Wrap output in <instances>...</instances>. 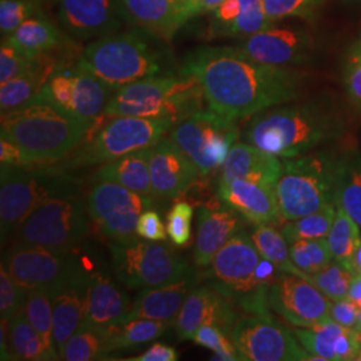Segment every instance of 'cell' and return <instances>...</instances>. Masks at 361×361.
Masks as SVG:
<instances>
[{
    "label": "cell",
    "instance_id": "1",
    "mask_svg": "<svg viewBox=\"0 0 361 361\" xmlns=\"http://www.w3.org/2000/svg\"><path fill=\"white\" fill-rule=\"evenodd\" d=\"M180 68L197 78L209 109L235 121L289 104L302 89L300 71L261 63L237 46L200 47Z\"/></svg>",
    "mask_w": 361,
    "mask_h": 361
},
{
    "label": "cell",
    "instance_id": "2",
    "mask_svg": "<svg viewBox=\"0 0 361 361\" xmlns=\"http://www.w3.org/2000/svg\"><path fill=\"white\" fill-rule=\"evenodd\" d=\"M166 43L134 27L95 39L79 52L77 65L116 91L141 79L178 71Z\"/></svg>",
    "mask_w": 361,
    "mask_h": 361
},
{
    "label": "cell",
    "instance_id": "3",
    "mask_svg": "<svg viewBox=\"0 0 361 361\" xmlns=\"http://www.w3.org/2000/svg\"><path fill=\"white\" fill-rule=\"evenodd\" d=\"M91 129L38 95L0 118V137L22 149L27 166L59 162L77 149Z\"/></svg>",
    "mask_w": 361,
    "mask_h": 361
},
{
    "label": "cell",
    "instance_id": "4",
    "mask_svg": "<svg viewBox=\"0 0 361 361\" xmlns=\"http://www.w3.org/2000/svg\"><path fill=\"white\" fill-rule=\"evenodd\" d=\"M341 130V121L319 104H279L252 116L245 140L279 158H295L334 140Z\"/></svg>",
    "mask_w": 361,
    "mask_h": 361
},
{
    "label": "cell",
    "instance_id": "5",
    "mask_svg": "<svg viewBox=\"0 0 361 361\" xmlns=\"http://www.w3.org/2000/svg\"><path fill=\"white\" fill-rule=\"evenodd\" d=\"M284 271L262 257L252 235L234 234L210 262L207 283L246 314L271 316L268 289Z\"/></svg>",
    "mask_w": 361,
    "mask_h": 361
},
{
    "label": "cell",
    "instance_id": "6",
    "mask_svg": "<svg viewBox=\"0 0 361 361\" xmlns=\"http://www.w3.org/2000/svg\"><path fill=\"white\" fill-rule=\"evenodd\" d=\"M205 95L197 78L182 70L146 78L114 91L104 116L164 118L176 123L204 110Z\"/></svg>",
    "mask_w": 361,
    "mask_h": 361
},
{
    "label": "cell",
    "instance_id": "7",
    "mask_svg": "<svg viewBox=\"0 0 361 361\" xmlns=\"http://www.w3.org/2000/svg\"><path fill=\"white\" fill-rule=\"evenodd\" d=\"M104 125L94 133L86 143H80L74 152L56 165L62 170L86 168L106 164L121 157L153 147L174 126L164 118L109 116Z\"/></svg>",
    "mask_w": 361,
    "mask_h": 361
},
{
    "label": "cell",
    "instance_id": "8",
    "mask_svg": "<svg viewBox=\"0 0 361 361\" xmlns=\"http://www.w3.org/2000/svg\"><path fill=\"white\" fill-rule=\"evenodd\" d=\"M283 176L276 185L285 221L316 213L334 202L337 159L325 152L283 158Z\"/></svg>",
    "mask_w": 361,
    "mask_h": 361
},
{
    "label": "cell",
    "instance_id": "9",
    "mask_svg": "<svg viewBox=\"0 0 361 361\" xmlns=\"http://www.w3.org/2000/svg\"><path fill=\"white\" fill-rule=\"evenodd\" d=\"M78 189L66 170L1 165L0 225L3 243L20 228L27 217L55 194Z\"/></svg>",
    "mask_w": 361,
    "mask_h": 361
},
{
    "label": "cell",
    "instance_id": "10",
    "mask_svg": "<svg viewBox=\"0 0 361 361\" xmlns=\"http://www.w3.org/2000/svg\"><path fill=\"white\" fill-rule=\"evenodd\" d=\"M90 219L87 201L78 189L55 194L20 225L16 243L70 250L87 235Z\"/></svg>",
    "mask_w": 361,
    "mask_h": 361
},
{
    "label": "cell",
    "instance_id": "11",
    "mask_svg": "<svg viewBox=\"0 0 361 361\" xmlns=\"http://www.w3.org/2000/svg\"><path fill=\"white\" fill-rule=\"evenodd\" d=\"M113 271L121 284L142 290L166 284L183 276L190 265L162 241H111Z\"/></svg>",
    "mask_w": 361,
    "mask_h": 361
},
{
    "label": "cell",
    "instance_id": "12",
    "mask_svg": "<svg viewBox=\"0 0 361 361\" xmlns=\"http://www.w3.org/2000/svg\"><path fill=\"white\" fill-rule=\"evenodd\" d=\"M169 134L200 170L201 177H209L225 164L240 129L235 119L209 109L176 123Z\"/></svg>",
    "mask_w": 361,
    "mask_h": 361
},
{
    "label": "cell",
    "instance_id": "13",
    "mask_svg": "<svg viewBox=\"0 0 361 361\" xmlns=\"http://www.w3.org/2000/svg\"><path fill=\"white\" fill-rule=\"evenodd\" d=\"M113 92L101 79L80 66L61 65L49 78L38 97L94 128L99 116H104Z\"/></svg>",
    "mask_w": 361,
    "mask_h": 361
},
{
    "label": "cell",
    "instance_id": "14",
    "mask_svg": "<svg viewBox=\"0 0 361 361\" xmlns=\"http://www.w3.org/2000/svg\"><path fill=\"white\" fill-rule=\"evenodd\" d=\"M153 205V195L135 193L109 180H97L87 194L91 221L111 241L138 238L140 216Z\"/></svg>",
    "mask_w": 361,
    "mask_h": 361
},
{
    "label": "cell",
    "instance_id": "15",
    "mask_svg": "<svg viewBox=\"0 0 361 361\" xmlns=\"http://www.w3.org/2000/svg\"><path fill=\"white\" fill-rule=\"evenodd\" d=\"M231 337L241 360L302 361L312 356L293 331L273 316L245 314L234 324Z\"/></svg>",
    "mask_w": 361,
    "mask_h": 361
},
{
    "label": "cell",
    "instance_id": "16",
    "mask_svg": "<svg viewBox=\"0 0 361 361\" xmlns=\"http://www.w3.org/2000/svg\"><path fill=\"white\" fill-rule=\"evenodd\" d=\"M80 262L70 250L15 243L7 249L1 265L27 290H51Z\"/></svg>",
    "mask_w": 361,
    "mask_h": 361
},
{
    "label": "cell",
    "instance_id": "17",
    "mask_svg": "<svg viewBox=\"0 0 361 361\" xmlns=\"http://www.w3.org/2000/svg\"><path fill=\"white\" fill-rule=\"evenodd\" d=\"M269 310L288 323L308 328L331 320V300L307 280L281 273L268 289Z\"/></svg>",
    "mask_w": 361,
    "mask_h": 361
},
{
    "label": "cell",
    "instance_id": "18",
    "mask_svg": "<svg viewBox=\"0 0 361 361\" xmlns=\"http://www.w3.org/2000/svg\"><path fill=\"white\" fill-rule=\"evenodd\" d=\"M235 46L261 63L284 68L308 65L316 52V43L308 31L276 25L240 39Z\"/></svg>",
    "mask_w": 361,
    "mask_h": 361
},
{
    "label": "cell",
    "instance_id": "19",
    "mask_svg": "<svg viewBox=\"0 0 361 361\" xmlns=\"http://www.w3.org/2000/svg\"><path fill=\"white\" fill-rule=\"evenodd\" d=\"M56 3L63 30L79 40L114 34L128 22L122 0H56Z\"/></svg>",
    "mask_w": 361,
    "mask_h": 361
},
{
    "label": "cell",
    "instance_id": "20",
    "mask_svg": "<svg viewBox=\"0 0 361 361\" xmlns=\"http://www.w3.org/2000/svg\"><path fill=\"white\" fill-rule=\"evenodd\" d=\"M91 271L80 262L61 284L49 290L52 297L54 340L58 352L83 324L89 310Z\"/></svg>",
    "mask_w": 361,
    "mask_h": 361
},
{
    "label": "cell",
    "instance_id": "21",
    "mask_svg": "<svg viewBox=\"0 0 361 361\" xmlns=\"http://www.w3.org/2000/svg\"><path fill=\"white\" fill-rule=\"evenodd\" d=\"M238 320L235 307L210 285L195 286L188 295L174 328L180 340H193L195 332L204 325H217L228 335Z\"/></svg>",
    "mask_w": 361,
    "mask_h": 361
},
{
    "label": "cell",
    "instance_id": "22",
    "mask_svg": "<svg viewBox=\"0 0 361 361\" xmlns=\"http://www.w3.org/2000/svg\"><path fill=\"white\" fill-rule=\"evenodd\" d=\"M221 201L253 225H283L276 188L253 180H235L219 183Z\"/></svg>",
    "mask_w": 361,
    "mask_h": 361
},
{
    "label": "cell",
    "instance_id": "23",
    "mask_svg": "<svg viewBox=\"0 0 361 361\" xmlns=\"http://www.w3.org/2000/svg\"><path fill=\"white\" fill-rule=\"evenodd\" d=\"M149 166L153 193L161 198L180 197L201 177L200 170L170 137L152 147Z\"/></svg>",
    "mask_w": 361,
    "mask_h": 361
},
{
    "label": "cell",
    "instance_id": "24",
    "mask_svg": "<svg viewBox=\"0 0 361 361\" xmlns=\"http://www.w3.org/2000/svg\"><path fill=\"white\" fill-rule=\"evenodd\" d=\"M200 271L190 268L174 281L142 289L134 298L131 310L123 320L150 319L169 325L174 324L186 297L200 284Z\"/></svg>",
    "mask_w": 361,
    "mask_h": 361
},
{
    "label": "cell",
    "instance_id": "25",
    "mask_svg": "<svg viewBox=\"0 0 361 361\" xmlns=\"http://www.w3.org/2000/svg\"><path fill=\"white\" fill-rule=\"evenodd\" d=\"M130 25L171 40L192 13L188 0H122Z\"/></svg>",
    "mask_w": 361,
    "mask_h": 361
},
{
    "label": "cell",
    "instance_id": "26",
    "mask_svg": "<svg viewBox=\"0 0 361 361\" xmlns=\"http://www.w3.org/2000/svg\"><path fill=\"white\" fill-rule=\"evenodd\" d=\"M243 228L240 214L224 202L216 207H200L193 253L195 265L209 267L224 245Z\"/></svg>",
    "mask_w": 361,
    "mask_h": 361
},
{
    "label": "cell",
    "instance_id": "27",
    "mask_svg": "<svg viewBox=\"0 0 361 361\" xmlns=\"http://www.w3.org/2000/svg\"><path fill=\"white\" fill-rule=\"evenodd\" d=\"M301 345L310 352V360H357L359 345L353 328L343 326L332 319L314 326L293 329Z\"/></svg>",
    "mask_w": 361,
    "mask_h": 361
},
{
    "label": "cell",
    "instance_id": "28",
    "mask_svg": "<svg viewBox=\"0 0 361 361\" xmlns=\"http://www.w3.org/2000/svg\"><path fill=\"white\" fill-rule=\"evenodd\" d=\"M283 161L250 143H234L219 169V183L241 178L276 188L283 176Z\"/></svg>",
    "mask_w": 361,
    "mask_h": 361
},
{
    "label": "cell",
    "instance_id": "29",
    "mask_svg": "<svg viewBox=\"0 0 361 361\" xmlns=\"http://www.w3.org/2000/svg\"><path fill=\"white\" fill-rule=\"evenodd\" d=\"M131 304L129 296L107 274L91 271L89 310L85 322L109 328L128 316Z\"/></svg>",
    "mask_w": 361,
    "mask_h": 361
},
{
    "label": "cell",
    "instance_id": "30",
    "mask_svg": "<svg viewBox=\"0 0 361 361\" xmlns=\"http://www.w3.org/2000/svg\"><path fill=\"white\" fill-rule=\"evenodd\" d=\"M71 35L63 32L56 26L44 11L27 19L18 27L11 35L6 37L10 43L31 56L43 54L62 51L65 47H71Z\"/></svg>",
    "mask_w": 361,
    "mask_h": 361
},
{
    "label": "cell",
    "instance_id": "31",
    "mask_svg": "<svg viewBox=\"0 0 361 361\" xmlns=\"http://www.w3.org/2000/svg\"><path fill=\"white\" fill-rule=\"evenodd\" d=\"M59 66L55 54L38 55L34 65L22 75L0 85L1 114L34 99Z\"/></svg>",
    "mask_w": 361,
    "mask_h": 361
},
{
    "label": "cell",
    "instance_id": "32",
    "mask_svg": "<svg viewBox=\"0 0 361 361\" xmlns=\"http://www.w3.org/2000/svg\"><path fill=\"white\" fill-rule=\"evenodd\" d=\"M152 147L106 162L94 173V180H109L142 195H154L150 177Z\"/></svg>",
    "mask_w": 361,
    "mask_h": 361
},
{
    "label": "cell",
    "instance_id": "33",
    "mask_svg": "<svg viewBox=\"0 0 361 361\" xmlns=\"http://www.w3.org/2000/svg\"><path fill=\"white\" fill-rule=\"evenodd\" d=\"M334 201L361 228V154L359 153H350L337 159Z\"/></svg>",
    "mask_w": 361,
    "mask_h": 361
},
{
    "label": "cell",
    "instance_id": "34",
    "mask_svg": "<svg viewBox=\"0 0 361 361\" xmlns=\"http://www.w3.org/2000/svg\"><path fill=\"white\" fill-rule=\"evenodd\" d=\"M107 328L83 322L59 352V359L66 361L109 360L111 353Z\"/></svg>",
    "mask_w": 361,
    "mask_h": 361
},
{
    "label": "cell",
    "instance_id": "35",
    "mask_svg": "<svg viewBox=\"0 0 361 361\" xmlns=\"http://www.w3.org/2000/svg\"><path fill=\"white\" fill-rule=\"evenodd\" d=\"M169 324L150 319H126L107 328L111 350L137 348L164 335Z\"/></svg>",
    "mask_w": 361,
    "mask_h": 361
},
{
    "label": "cell",
    "instance_id": "36",
    "mask_svg": "<svg viewBox=\"0 0 361 361\" xmlns=\"http://www.w3.org/2000/svg\"><path fill=\"white\" fill-rule=\"evenodd\" d=\"M25 313L30 323L37 329L49 360H58L59 352L54 340V313L51 293L46 289H31L27 293Z\"/></svg>",
    "mask_w": 361,
    "mask_h": 361
},
{
    "label": "cell",
    "instance_id": "37",
    "mask_svg": "<svg viewBox=\"0 0 361 361\" xmlns=\"http://www.w3.org/2000/svg\"><path fill=\"white\" fill-rule=\"evenodd\" d=\"M8 322V340L13 360H49L37 329L27 319L25 310L15 313Z\"/></svg>",
    "mask_w": 361,
    "mask_h": 361
},
{
    "label": "cell",
    "instance_id": "38",
    "mask_svg": "<svg viewBox=\"0 0 361 361\" xmlns=\"http://www.w3.org/2000/svg\"><path fill=\"white\" fill-rule=\"evenodd\" d=\"M250 235L259 255L271 261L279 271L295 274L298 277L304 276V271H300L293 264L289 252V244L286 243L281 231H277L271 224H262L256 225Z\"/></svg>",
    "mask_w": 361,
    "mask_h": 361
},
{
    "label": "cell",
    "instance_id": "39",
    "mask_svg": "<svg viewBox=\"0 0 361 361\" xmlns=\"http://www.w3.org/2000/svg\"><path fill=\"white\" fill-rule=\"evenodd\" d=\"M326 240L334 259L349 269V262L361 245L360 226L343 207L336 205L335 219Z\"/></svg>",
    "mask_w": 361,
    "mask_h": 361
},
{
    "label": "cell",
    "instance_id": "40",
    "mask_svg": "<svg viewBox=\"0 0 361 361\" xmlns=\"http://www.w3.org/2000/svg\"><path fill=\"white\" fill-rule=\"evenodd\" d=\"M336 214L335 201L323 207L322 210L312 213L300 219L286 221L281 225V233L290 245L298 240L310 238H324L328 237L332 228Z\"/></svg>",
    "mask_w": 361,
    "mask_h": 361
},
{
    "label": "cell",
    "instance_id": "41",
    "mask_svg": "<svg viewBox=\"0 0 361 361\" xmlns=\"http://www.w3.org/2000/svg\"><path fill=\"white\" fill-rule=\"evenodd\" d=\"M289 252L293 264L307 274L317 273L334 261L326 237L298 240L289 245Z\"/></svg>",
    "mask_w": 361,
    "mask_h": 361
},
{
    "label": "cell",
    "instance_id": "42",
    "mask_svg": "<svg viewBox=\"0 0 361 361\" xmlns=\"http://www.w3.org/2000/svg\"><path fill=\"white\" fill-rule=\"evenodd\" d=\"M353 277H355V274L349 271L347 267H344L343 264L334 259L328 267H325L322 271L313 273V274L304 273V276L301 279L314 285L324 296H326L329 300L334 301V300H341V298L348 297Z\"/></svg>",
    "mask_w": 361,
    "mask_h": 361
},
{
    "label": "cell",
    "instance_id": "43",
    "mask_svg": "<svg viewBox=\"0 0 361 361\" xmlns=\"http://www.w3.org/2000/svg\"><path fill=\"white\" fill-rule=\"evenodd\" d=\"M40 0H1L0 1V32L6 38L23 25L27 19L42 13Z\"/></svg>",
    "mask_w": 361,
    "mask_h": 361
},
{
    "label": "cell",
    "instance_id": "44",
    "mask_svg": "<svg viewBox=\"0 0 361 361\" xmlns=\"http://www.w3.org/2000/svg\"><path fill=\"white\" fill-rule=\"evenodd\" d=\"M193 340L198 345L210 349L216 353V356L212 357L213 360H241L231 335H228L217 325L201 326L195 332Z\"/></svg>",
    "mask_w": 361,
    "mask_h": 361
},
{
    "label": "cell",
    "instance_id": "45",
    "mask_svg": "<svg viewBox=\"0 0 361 361\" xmlns=\"http://www.w3.org/2000/svg\"><path fill=\"white\" fill-rule=\"evenodd\" d=\"M326 0H264L268 18L277 23L285 18L310 19L317 13Z\"/></svg>",
    "mask_w": 361,
    "mask_h": 361
},
{
    "label": "cell",
    "instance_id": "46",
    "mask_svg": "<svg viewBox=\"0 0 361 361\" xmlns=\"http://www.w3.org/2000/svg\"><path fill=\"white\" fill-rule=\"evenodd\" d=\"M193 207L188 201L178 200L166 214L169 238L177 246H186L192 238Z\"/></svg>",
    "mask_w": 361,
    "mask_h": 361
},
{
    "label": "cell",
    "instance_id": "47",
    "mask_svg": "<svg viewBox=\"0 0 361 361\" xmlns=\"http://www.w3.org/2000/svg\"><path fill=\"white\" fill-rule=\"evenodd\" d=\"M38 56H31L7 39H1L0 47V85L11 80L13 78L22 75L27 71Z\"/></svg>",
    "mask_w": 361,
    "mask_h": 361
},
{
    "label": "cell",
    "instance_id": "48",
    "mask_svg": "<svg viewBox=\"0 0 361 361\" xmlns=\"http://www.w3.org/2000/svg\"><path fill=\"white\" fill-rule=\"evenodd\" d=\"M28 290L18 284L13 277L0 267V313L1 319H11L15 313L25 308Z\"/></svg>",
    "mask_w": 361,
    "mask_h": 361
},
{
    "label": "cell",
    "instance_id": "49",
    "mask_svg": "<svg viewBox=\"0 0 361 361\" xmlns=\"http://www.w3.org/2000/svg\"><path fill=\"white\" fill-rule=\"evenodd\" d=\"M343 82L350 102L361 109V38L353 42L347 51Z\"/></svg>",
    "mask_w": 361,
    "mask_h": 361
},
{
    "label": "cell",
    "instance_id": "50",
    "mask_svg": "<svg viewBox=\"0 0 361 361\" xmlns=\"http://www.w3.org/2000/svg\"><path fill=\"white\" fill-rule=\"evenodd\" d=\"M137 234L147 241H165L168 231L159 213L152 209H146L138 219Z\"/></svg>",
    "mask_w": 361,
    "mask_h": 361
},
{
    "label": "cell",
    "instance_id": "51",
    "mask_svg": "<svg viewBox=\"0 0 361 361\" xmlns=\"http://www.w3.org/2000/svg\"><path fill=\"white\" fill-rule=\"evenodd\" d=\"M359 314L360 310L348 297L334 301L331 300V319L336 323L347 328H355L359 320Z\"/></svg>",
    "mask_w": 361,
    "mask_h": 361
},
{
    "label": "cell",
    "instance_id": "52",
    "mask_svg": "<svg viewBox=\"0 0 361 361\" xmlns=\"http://www.w3.org/2000/svg\"><path fill=\"white\" fill-rule=\"evenodd\" d=\"M180 359L178 352L173 347L162 344V343H155L152 347L146 349L141 356L138 357H130L125 359L128 361H176Z\"/></svg>",
    "mask_w": 361,
    "mask_h": 361
},
{
    "label": "cell",
    "instance_id": "53",
    "mask_svg": "<svg viewBox=\"0 0 361 361\" xmlns=\"http://www.w3.org/2000/svg\"><path fill=\"white\" fill-rule=\"evenodd\" d=\"M0 162L1 165L27 166L26 157L16 143L0 137Z\"/></svg>",
    "mask_w": 361,
    "mask_h": 361
},
{
    "label": "cell",
    "instance_id": "54",
    "mask_svg": "<svg viewBox=\"0 0 361 361\" xmlns=\"http://www.w3.org/2000/svg\"><path fill=\"white\" fill-rule=\"evenodd\" d=\"M225 0H188L192 18L213 13Z\"/></svg>",
    "mask_w": 361,
    "mask_h": 361
},
{
    "label": "cell",
    "instance_id": "55",
    "mask_svg": "<svg viewBox=\"0 0 361 361\" xmlns=\"http://www.w3.org/2000/svg\"><path fill=\"white\" fill-rule=\"evenodd\" d=\"M0 359L3 361L13 360L8 340V322L6 319H1L0 325Z\"/></svg>",
    "mask_w": 361,
    "mask_h": 361
},
{
    "label": "cell",
    "instance_id": "56",
    "mask_svg": "<svg viewBox=\"0 0 361 361\" xmlns=\"http://www.w3.org/2000/svg\"><path fill=\"white\" fill-rule=\"evenodd\" d=\"M348 298L361 310V274H355L349 289Z\"/></svg>",
    "mask_w": 361,
    "mask_h": 361
},
{
    "label": "cell",
    "instance_id": "57",
    "mask_svg": "<svg viewBox=\"0 0 361 361\" xmlns=\"http://www.w3.org/2000/svg\"><path fill=\"white\" fill-rule=\"evenodd\" d=\"M349 271L353 274H361V245L357 247V250L355 252L353 257L349 262Z\"/></svg>",
    "mask_w": 361,
    "mask_h": 361
},
{
    "label": "cell",
    "instance_id": "58",
    "mask_svg": "<svg viewBox=\"0 0 361 361\" xmlns=\"http://www.w3.org/2000/svg\"><path fill=\"white\" fill-rule=\"evenodd\" d=\"M42 3H44V1H56V0H40Z\"/></svg>",
    "mask_w": 361,
    "mask_h": 361
},
{
    "label": "cell",
    "instance_id": "59",
    "mask_svg": "<svg viewBox=\"0 0 361 361\" xmlns=\"http://www.w3.org/2000/svg\"><path fill=\"white\" fill-rule=\"evenodd\" d=\"M348 1H361V0H348Z\"/></svg>",
    "mask_w": 361,
    "mask_h": 361
},
{
    "label": "cell",
    "instance_id": "60",
    "mask_svg": "<svg viewBox=\"0 0 361 361\" xmlns=\"http://www.w3.org/2000/svg\"><path fill=\"white\" fill-rule=\"evenodd\" d=\"M360 313H361V310H360Z\"/></svg>",
    "mask_w": 361,
    "mask_h": 361
}]
</instances>
